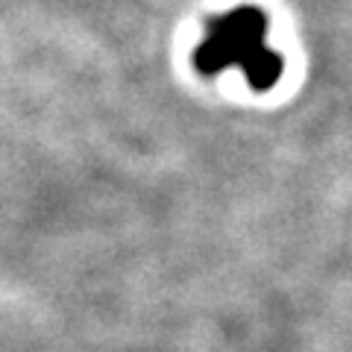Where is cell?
Instances as JSON below:
<instances>
[{
    "mask_svg": "<svg viewBox=\"0 0 352 352\" xmlns=\"http://www.w3.org/2000/svg\"><path fill=\"white\" fill-rule=\"evenodd\" d=\"M194 65L206 76L238 68L256 91L273 88L285 71V59L267 44V18L256 6H238L208 21L194 50Z\"/></svg>",
    "mask_w": 352,
    "mask_h": 352,
    "instance_id": "6da1fadb",
    "label": "cell"
}]
</instances>
